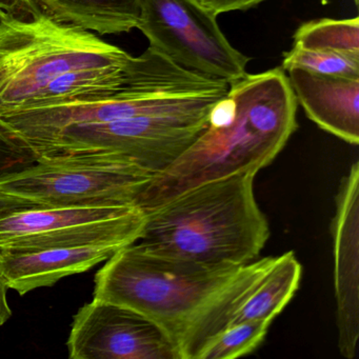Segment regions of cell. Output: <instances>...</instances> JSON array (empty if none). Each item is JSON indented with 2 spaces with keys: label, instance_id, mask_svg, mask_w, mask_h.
<instances>
[{
  "label": "cell",
  "instance_id": "cell-1",
  "mask_svg": "<svg viewBox=\"0 0 359 359\" xmlns=\"http://www.w3.org/2000/svg\"><path fill=\"white\" fill-rule=\"evenodd\" d=\"M0 11V116L100 100L121 89L132 56L65 24L35 0Z\"/></svg>",
  "mask_w": 359,
  "mask_h": 359
},
{
  "label": "cell",
  "instance_id": "cell-2",
  "mask_svg": "<svg viewBox=\"0 0 359 359\" xmlns=\"http://www.w3.org/2000/svg\"><path fill=\"white\" fill-rule=\"evenodd\" d=\"M297 106L280 67L230 83L205 131L154 176L138 207L147 212L205 182L235 174L256 175L276 158L297 129Z\"/></svg>",
  "mask_w": 359,
  "mask_h": 359
},
{
  "label": "cell",
  "instance_id": "cell-3",
  "mask_svg": "<svg viewBox=\"0 0 359 359\" xmlns=\"http://www.w3.org/2000/svg\"><path fill=\"white\" fill-rule=\"evenodd\" d=\"M255 174L205 182L144 212L137 243L154 253L209 268L257 259L270 226L254 193Z\"/></svg>",
  "mask_w": 359,
  "mask_h": 359
},
{
  "label": "cell",
  "instance_id": "cell-4",
  "mask_svg": "<svg viewBox=\"0 0 359 359\" xmlns=\"http://www.w3.org/2000/svg\"><path fill=\"white\" fill-rule=\"evenodd\" d=\"M241 268H209L134 243L113 254L96 273L93 298L148 317L178 348L188 325Z\"/></svg>",
  "mask_w": 359,
  "mask_h": 359
},
{
  "label": "cell",
  "instance_id": "cell-5",
  "mask_svg": "<svg viewBox=\"0 0 359 359\" xmlns=\"http://www.w3.org/2000/svg\"><path fill=\"white\" fill-rule=\"evenodd\" d=\"M230 83L191 72L148 48L133 58L129 79L112 95L1 115L0 121L27 147L72 126L96 125L189 106Z\"/></svg>",
  "mask_w": 359,
  "mask_h": 359
},
{
  "label": "cell",
  "instance_id": "cell-6",
  "mask_svg": "<svg viewBox=\"0 0 359 359\" xmlns=\"http://www.w3.org/2000/svg\"><path fill=\"white\" fill-rule=\"evenodd\" d=\"M230 87L189 106L96 125L72 126L29 144L37 159L83 152L123 155L154 175L170 167L205 131Z\"/></svg>",
  "mask_w": 359,
  "mask_h": 359
},
{
  "label": "cell",
  "instance_id": "cell-7",
  "mask_svg": "<svg viewBox=\"0 0 359 359\" xmlns=\"http://www.w3.org/2000/svg\"><path fill=\"white\" fill-rule=\"evenodd\" d=\"M154 176L123 155L71 153L0 177V191L47 208L138 207Z\"/></svg>",
  "mask_w": 359,
  "mask_h": 359
},
{
  "label": "cell",
  "instance_id": "cell-8",
  "mask_svg": "<svg viewBox=\"0 0 359 359\" xmlns=\"http://www.w3.org/2000/svg\"><path fill=\"white\" fill-rule=\"evenodd\" d=\"M136 29L149 48L191 72L228 83L248 74L250 58L231 45L217 15L198 0H140Z\"/></svg>",
  "mask_w": 359,
  "mask_h": 359
},
{
  "label": "cell",
  "instance_id": "cell-9",
  "mask_svg": "<svg viewBox=\"0 0 359 359\" xmlns=\"http://www.w3.org/2000/svg\"><path fill=\"white\" fill-rule=\"evenodd\" d=\"M144 218L137 205L26 210L0 218V251H39L102 241L137 243Z\"/></svg>",
  "mask_w": 359,
  "mask_h": 359
},
{
  "label": "cell",
  "instance_id": "cell-10",
  "mask_svg": "<svg viewBox=\"0 0 359 359\" xmlns=\"http://www.w3.org/2000/svg\"><path fill=\"white\" fill-rule=\"evenodd\" d=\"M67 346L71 359H180L175 342L154 321L94 298L73 316Z\"/></svg>",
  "mask_w": 359,
  "mask_h": 359
},
{
  "label": "cell",
  "instance_id": "cell-11",
  "mask_svg": "<svg viewBox=\"0 0 359 359\" xmlns=\"http://www.w3.org/2000/svg\"><path fill=\"white\" fill-rule=\"evenodd\" d=\"M338 346L353 359L359 337V163L340 184L332 222Z\"/></svg>",
  "mask_w": 359,
  "mask_h": 359
},
{
  "label": "cell",
  "instance_id": "cell-12",
  "mask_svg": "<svg viewBox=\"0 0 359 359\" xmlns=\"http://www.w3.org/2000/svg\"><path fill=\"white\" fill-rule=\"evenodd\" d=\"M129 245L126 241H102L39 251H0V276L9 289L25 295L87 272Z\"/></svg>",
  "mask_w": 359,
  "mask_h": 359
},
{
  "label": "cell",
  "instance_id": "cell-13",
  "mask_svg": "<svg viewBox=\"0 0 359 359\" xmlns=\"http://www.w3.org/2000/svg\"><path fill=\"white\" fill-rule=\"evenodd\" d=\"M290 86L306 117L346 144H359V77L291 69Z\"/></svg>",
  "mask_w": 359,
  "mask_h": 359
},
{
  "label": "cell",
  "instance_id": "cell-14",
  "mask_svg": "<svg viewBox=\"0 0 359 359\" xmlns=\"http://www.w3.org/2000/svg\"><path fill=\"white\" fill-rule=\"evenodd\" d=\"M65 24L100 35L129 33L137 27L140 0H35Z\"/></svg>",
  "mask_w": 359,
  "mask_h": 359
},
{
  "label": "cell",
  "instance_id": "cell-15",
  "mask_svg": "<svg viewBox=\"0 0 359 359\" xmlns=\"http://www.w3.org/2000/svg\"><path fill=\"white\" fill-rule=\"evenodd\" d=\"M294 46L359 58V18H320L300 25Z\"/></svg>",
  "mask_w": 359,
  "mask_h": 359
},
{
  "label": "cell",
  "instance_id": "cell-16",
  "mask_svg": "<svg viewBox=\"0 0 359 359\" xmlns=\"http://www.w3.org/2000/svg\"><path fill=\"white\" fill-rule=\"evenodd\" d=\"M270 321L253 320L226 327L203 346L196 359H235L260 346L270 327Z\"/></svg>",
  "mask_w": 359,
  "mask_h": 359
},
{
  "label": "cell",
  "instance_id": "cell-17",
  "mask_svg": "<svg viewBox=\"0 0 359 359\" xmlns=\"http://www.w3.org/2000/svg\"><path fill=\"white\" fill-rule=\"evenodd\" d=\"M280 68L285 72L291 69H300L314 74L359 77V58L294 46L290 51L283 53Z\"/></svg>",
  "mask_w": 359,
  "mask_h": 359
},
{
  "label": "cell",
  "instance_id": "cell-18",
  "mask_svg": "<svg viewBox=\"0 0 359 359\" xmlns=\"http://www.w3.org/2000/svg\"><path fill=\"white\" fill-rule=\"evenodd\" d=\"M37 156L0 121V177L34 165Z\"/></svg>",
  "mask_w": 359,
  "mask_h": 359
},
{
  "label": "cell",
  "instance_id": "cell-19",
  "mask_svg": "<svg viewBox=\"0 0 359 359\" xmlns=\"http://www.w3.org/2000/svg\"><path fill=\"white\" fill-rule=\"evenodd\" d=\"M215 15L234 11H245L266 0H198Z\"/></svg>",
  "mask_w": 359,
  "mask_h": 359
},
{
  "label": "cell",
  "instance_id": "cell-20",
  "mask_svg": "<svg viewBox=\"0 0 359 359\" xmlns=\"http://www.w3.org/2000/svg\"><path fill=\"white\" fill-rule=\"evenodd\" d=\"M43 207L39 203L13 196L8 193L0 191V218L7 217L18 212L26 211V210L37 209Z\"/></svg>",
  "mask_w": 359,
  "mask_h": 359
},
{
  "label": "cell",
  "instance_id": "cell-21",
  "mask_svg": "<svg viewBox=\"0 0 359 359\" xmlns=\"http://www.w3.org/2000/svg\"><path fill=\"white\" fill-rule=\"evenodd\" d=\"M8 290L9 287L0 276V327H3L12 316V310L8 302Z\"/></svg>",
  "mask_w": 359,
  "mask_h": 359
},
{
  "label": "cell",
  "instance_id": "cell-22",
  "mask_svg": "<svg viewBox=\"0 0 359 359\" xmlns=\"http://www.w3.org/2000/svg\"><path fill=\"white\" fill-rule=\"evenodd\" d=\"M20 1H22V0H0V11L7 10L10 6H12L11 3H13L14 5V4L20 3Z\"/></svg>",
  "mask_w": 359,
  "mask_h": 359
},
{
  "label": "cell",
  "instance_id": "cell-23",
  "mask_svg": "<svg viewBox=\"0 0 359 359\" xmlns=\"http://www.w3.org/2000/svg\"><path fill=\"white\" fill-rule=\"evenodd\" d=\"M355 5L358 6L359 0H354Z\"/></svg>",
  "mask_w": 359,
  "mask_h": 359
}]
</instances>
